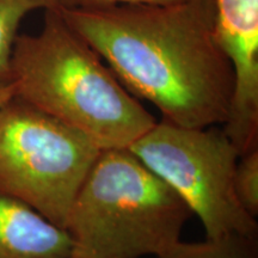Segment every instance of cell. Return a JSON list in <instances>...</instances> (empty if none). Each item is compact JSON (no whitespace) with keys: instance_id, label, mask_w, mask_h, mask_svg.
Segmentation results:
<instances>
[{"instance_id":"7c38bea8","label":"cell","mask_w":258,"mask_h":258,"mask_svg":"<svg viewBox=\"0 0 258 258\" xmlns=\"http://www.w3.org/2000/svg\"><path fill=\"white\" fill-rule=\"evenodd\" d=\"M16 95V90L14 84H9V85L0 86V108L5 104L6 102L10 101Z\"/></svg>"},{"instance_id":"7a4b0ae2","label":"cell","mask_w":258,"mask_h":258,"mask_svg":"<svg viewBox=\"0 0 258 258\" xmlns=\"http://www.w3.org/2000/svg\"><path fill=\"white\" fill-rule=\"evenodd\" d=\"M11 70L16 96L101 150L129 148L157 123L56 5L44 10L37 35L16 38Z\"/></svg>"},{"instance_id":"277c9868","label":"cell","mask_w":258,"mask_h":258,"mask_svg":"<svg viewBox=\"0 0 258 258\" xmlns=\"http://www.w3.org/2000/svg\"><path fill=\"white\" fill-rule=\"evenodd\" d=\"M101 148L14 96L0 108V192L63 228Z\"/></svg>"},{"instance_id":"5b68a950","label":"cell","mask_w":258,"mask_h":258,"mask_svg":"<svg viewBox=\"0 0 258 258\" xmlns=\"http://www.w3.org/2000/svg\"><path fill=\"white\" fill-rule=\"evenodd\" d=\"M129 150L198 215L206 238L231 233L257 235L256 218L235 194L239 152L224 129L182 127L163 118Z\"/></svg>"},{"instance_id":"3957f363","label":"cell","mask_w":258,"mask_h":258,"mask_svg":"<svg viewBox=\"0 0 258 258\" xmlns=\"http://www.w3.org/2000/svg\"><path fill=\"white\" fill-rule=\"evenodd\" d=\"M191 215L178 194L129 148L102 150L67 217L71 258L158 256L180 240Z\"/></svg>"},{"instance_id":"30bf717a","label":"cell","mask_w":258,"mask_h":258,"mask_svg":"<svg viewBox=\"0 0 258 258\" xmlns=\"http://www.w3.org/2000/svg\"><path fill=\"white\" fill-rule=\"evenodd\" d=\"M234 189L250 215H258V146L241 154L234 171Z\"/></svg>"},{"instance_id":"9c48e42d","label":"cell","mask_w":258,"mask_h":258,"mask_svg":"<svg viewBox=\"0 0 258 258\" xmlns=\"http://www.w3.org/2000/svg\"><path fill=\"white\" fill-rule=\"evenodd\" d=\"M55 5V0H0V86L12 84V51L21 22L35 10Z\"/></svg>"},{"instance_id":"52a82bcc","label":"cell","mask_w":258,"mask_h":258,"mask_svg":"<svg viewBox=\"0 0 258 258\" xmlns=\"http://www.w3.org/2000/svg\"><path fill=\"white\" fill-rule=\"evenodd\" d=\"M71 253L66 230L0 192V258H71Z\"/></svg>"},{"instance_id":"ba28073f","label":"cell","mask_w":258,"mask_h":258,"mask_svg":"<svg viewBox=\"0 0 258 258\" xmlns=\"http://www.w3.org/2000/svg\"><path fill=\"white\" fill-rule=\"evenodd\" d=\"M152 258H258L257 235L231 233L198 243L178 240Z\"/></svg>"},{"instance_id":"8992f818","label":"cell","mask_w":258,"mask_h":258,"mask_svg":"<svg viewBox=\"0 0 258 258\" xmlns=\"http://www.w3.org/2000/svg\"><path fill=\"white\" fill-rule=\"evenodd\" d=\"M218 43L233 70L224 132L241 154L258 146V0H214Z\"/></svg>"},{"instance_id":"6da1fadb","label":"cell","mask_w":258,"mask_h":258,"mask_svg":"<svg viewBox=\"0 0 258 258\" xmlns=\"http://www.w3.org/2000/svg\"><path fill=\"white\" fill-rule=\"evenodd\" d=\"M57 9L122 85L164 120L191 128L227 120L234 77L215 36L214 0Z\"/></svg>"},{"instance_id":"8fae6325","label":"cell","mask_w":258,"mask_h":258,"mask_svg":"<svg viewBox=\"0 0 258 258\" xmlns=\"http://www.w3.org/2000/svg\"><path fill=\"white\" fill-rule=\"evenodd\" d=\"M57 6L72 9H96L115 5H173L186 0H55Z\"/></svg>"}]
</instances>
